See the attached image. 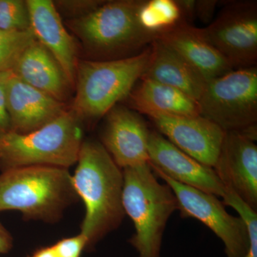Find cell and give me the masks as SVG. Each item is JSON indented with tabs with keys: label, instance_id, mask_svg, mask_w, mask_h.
Segmentation results:
<instances>
[{
	"label": "cell",
	"instance_id": "6da1fadb",
	"mask_svg": "<svg viewBox=\"0 0 257 257\" xmlns=\"http://www.w3.org/2000/svg\"><path fill=\"white\" fill-rule=\"evenodd\" d=\"M77 168L72 175L74 188L85 206L81 234L87 241L86 249L96 243L122 223L124 175L100 142L83 141Z\"/></svg>",
	"mask_w": 257,
	"mask_h": 257
},
{
	"label": "cell",
	"instance_id": "7a4b0ae2",
	"mask_svg": "<svg viewBox=\"0 0 257 257\" xmlns=\"http://www.w3.org/2000/svg\"><path fill=\"white\" fill-rule=\"evenodd\" d=\"M78 199L68 169L27 166L0 174V212L18 211L26 220L54 223Z\"/></svg>",
	"mask_w": 257,
	"mask_h": 257
},
{
	"label": "cell",
	"instance_id": "3957f363",
	"mask_svg": "<svg viewBox=\"0 0 257 257\" xmlns=\"http://www.w3.org/2000/svg\"><path fill=\"white\" fill-rule=\"evenodd\" d=\"M151 47L124 58L79 61L70 109L82 121H94L126 99L146 71Z\"/></svg>",
	"mask_w": 257,
	"mask_h": 257
},
{
	"label": "cell",
	"instance_id": "277c9868",
	"mask_svg": "<svg viewBox=\"0 0 257 257\" xmlns=\"http://www.w3.org/2000/svg\"><path fill=\"white\" fill-rule=\"evenodd\" d=\"M122 203L135 226L128 243L138 257H160L167 222L178 204L173 191L157 180L150 165L123 170Z\"/></svg>",
	"mask_w": 257,
	"mask_h": 257
},
{
	"label": "cell",
	"instance_id": "5b68a950",
	"mask_svg": "<svg viewBox=\"0 0 257 257\" xmlns=\"http://www.w3.org/2000/svg\"><path fill=\"white\" fill-rule=\"evenodd\" d=\"M82 123L69 108L35 131L10 132L0 140V171L35 165L69 169L77 163L84 141Z\"/></svg>",
	"mask_w": 257,
	"mask_h": 257
},
{
	"label": "cell",
	"instance_id": "8992f818",
	"mask_svg": "<svg viewBox=\"0 0 257 257\" xmlns=\"http://www.w3.org/2000/svg\"><path fill=\"white\" fill-rule=\"evenodd\" d=\"M142 1H105L92 13L67 23L89 50L103 60L138 55L157 39L138 23L137 14Z\"/></svg>",
	"mask_w": 257,
	"mask_h": 257
},
{
	"label": "cell",
	"instance_id": "52a82bcc",
	"mask_svg": "<svg viewBox=\"0 0 257 257\" xmlns=\"http://www.w3.org/2000/svg\"><path fill=\"white\" fill-rule=\"evenodd\" d=\"M199 114L225 133L257 140V67L236 69L207 82Z\"/></svg>",
	"mask_w": 257,
	"mask_h": 257
},
{
	"label": "cell",
	"instance_id": "ba28073f",
	"mask_svg": "<svg viewBox=\"0 0 257 257\" xmlns=\"http://www.w3.org/2000/svg\"><path fill=\"white\" fill-rule=\"evenodd\" d=\"M152 171L173 191L181 217L197 219L209 228L222 241L226 257L244 256L249 247V237L246 225L239 216L228 213L216 196L178 183L156 170Z\"/></svg>",
	"mask_w": 257,
	"mask_h": 257
},
{
	"label": "cell",
	"instance_id": "9c48e42d",
	"mask_svg": "<svg viewBox=\"0 0 257 257\" xmlns=\"http://www.w3.org/2000/svg\"><path fill=\"white\" fill-rule=\"evenodd\" d=\"M202 31L233 70L256 67V1L226 3Z\"/></svg>",
	"mask_w": 257,
	"mask_h": 257
},
{
	"label": "cell",
	"instance_id": "30bf717a",
	"mask_svg": "<svg viewBox=\"0 0 257 257\" xmlns=\"http://www.w3.org/2000/svg\"><path fill=\"white\" fill-rule=\"evenodd\" d=\"M104 116L100 143L116 165L123 170L148 164L150 130L140 114L116 104Z\"/></svg>",
	"mask_w": 257,
	"mask_h": 257
},
{
	"label": "cell",
	"instance_id": "8fae6325",
	"mask_svg": "<svg viewBox=\"0 0 257 257\" xmlns=\"http://www.w3.org/2000/svg\"><path fill=\"white\" fill-rule=\"evenodd\" d=\"M149 118L172 145L202 165L214 168L226 135L218 125L200 115Z\"/></svg>",
	"mask_w": 257,
	"mask_h": 257
},
{
	"label": "cell",
	"instance_id": "7c38bea8",
	"mask_svg": "<svg viewBox=\"0 0 257 257\" xmlns=\"http://www.w3.org/2000/svg\"><path fill=\"white\" fill-rule=\"evenodd\" d=\"M149 165L167 177L216 197H224L225 189L214 169L184 153L159 132L150 130Z\"/></svg>",
	"mask_w": 257,
	"mask_h": 257
},
{
	"label": "cell",
	"instance_id": "4fadbf2b",
	"mask_svg": "<svg viewBox=\"0 0 257 257\" xmlns=\"http://www.w3.org/2000/svg\"><path fill=\"white\" fill-rule=\"evenodd\" d=\"M239 133H226L214 172L225 188L231 189L257 211V146Z\"/></svg>",
	"mask_w": 257,
	"mask_h": 257
},
{
	"label": "cell",
	"instance_id": "5bb4252c",
	"mask_svg": "<svg viewBox=\"0 0 257 257\" xmlns=\"http://www.w3.org/2000/svg\"><path fill=\"white\" fill-rule=\"evenodd\" d=\"M11 132L28 134L53 121L67 110L66 104L23 82L10 72L5 87Z\"/></svg>",
	"mask_w": 257,
	"mask_h": 257
},
{
	"label": "cell",
	"instance_id": "9a60e30c",
	"mask_svg": "<svg viewBox=\"0 0 257 257\" xmlns=\"http://www.w3.org/2000/svg\"><path fill=\"white\" fill-rule=\"evenodd\" d=\"M30 28L37 41L55 57L72 87L78 64L77 47L73 37L64 28L53 1L27 0Z\"/></svg>",
	"mask_w": 257,
	"mask_h": 257
},
{
	"label": "cell",
	"instance_id": "2e32d148",
	"mask_svg": "<svg viewBox=\"0 0 257 257\" xmlns=\"http://www.w3.org/2000/svg\"><path fill=\"white\" fill-rule=\"evenodd\" d=\"M156 40L175 51L207 82L233 70L207 40L202 28L183 22L162 34Z\"/></svg>",
	"mask_w": 257,
	"mask_h": 257
},
{
	"label": "cell",
	"instance_id": "e0dca14e",
	"mask_svg": "<svg viewBox=\"0 0 257 257\" xmlns=\"http://www.w3.org/2000/svg\"><path fill=\"white\" fill-rule=\"evenodd\" d=\"M12 72L29 85L62 102L67 100L73 88L55 57L37 40L22 54Z\"/></svg>",
	"mask_w": 257,
	"mask_h": 257
},
{
	"label": "cell",
	"instance_id": "ac0fdd59",
	"mask_svg": "<svg viewBox=\"0 0 257 257\" xmlns=\"http://www.w3.org/2000/svg\"><path fill=\"white\" fill-rule=\"evenodd\" d=\"M151 55L142 78L166 84L199 100L207 82L175 51L158 40L151 45Z\"/></svg>",
	"mask_w": 257,
	"mask_h": 257
},
{
	"label": "cell",
	"instance_id": "d6986e66",
	"mask_svg": "<svg viewBox=\"0 0 257 257\" xmlns=\"http://www.w3.org/2000/svg\"><path fill=\"white\" fill-rule=\"evenodd\" d=\"M139 82L126 98L131 109L139 114L148 117L200 115L197 101L185 93L150 79L141 78Z\"/></svg>",
	"mask_w": 257,
	"mask_h": 257
},
{
	"label": "cell",
	"instance_id": "ffe728a7",
	"mask_svg": "<svg viewBox=\"0 0 257 257\" xmlns=\"http://www.w3.org/2000/svg\"><path fill=\"white\" fill-rule=\"evenodd\" d=\"M137 17L140 27L157 38L184 22L176 0H143Z\"/></svg>",
	"mask_w": 257,
	"mask_h": 257
},
{
	"label": "cell",
	"instance_id": "44dd1931",
	"mask_svg": "<svg viewBox=\"0 0 257 257\" xmlns=\"http://www.w3.org/2000/svg\"><path fill=\"white\" fill-rule=\"evenodd\" d=\"M36 40L31 28L23 31L0 30V72L13 70L22 54Z\"/></svg>",
	"mask_w": 257,
	"mask_h": 257
},
{
	"label": "cell",
	"instance_id": "7402d4cb",
	"mask_svg": "<svg viewBox=\"0 0 257 257\" xmlns=\"http://www.w3.org/2000/svg\"><path fill=\"white\" fill-rule=\"evenodd\" d=\"M30 29L26 1L0 0V30L23 31Z\"/></svg>",
	"mask_w": 257,
	"mask_h": 257
},
{
	"label": "cell",
	"instance_id": "603a6c76",
	"mask_svg": "<svg viewBox=\"0 0 257 257\" xmlns=\"http://www.w3.org/2000/svg\"><path fill=\"white\" fill-rule=\"evenodd\" d=\"M223 203L232 207L244 221L249 237V247L242 257H257V211L248 207L231 189L225 188Z\"/></svg>",
	"mask_w": 257,
	"mask_h": 257
},
{
	"label": "cell",
	"instance_id": "cb8c5ba5",
	"mask_svg": "<svg viewBox=\"0 0 257 257\" xmlns=\"http://www.w3.org/2000/svg\"><path fill=\"white\" fill-rule=\"evenodd\" d=\"M105 1L100 0H60L54 2L59 13L70 20L83 18L92 13Z\"/></svg>",
	"mask_w": 257,
	"mask_h": 257
},
{
	"label": "cell",
	"instance_id": "d4e9b609",
	"mask_svg": "<svg viewBox=\"0 0 257 257\" xmlns=\"http://www.w3.org/2000/svg\"><path fill=\"white\" fill-rule=\"evenodd\" d=\"M57 257H80L87 248V241L82 234L64 238L52 245Z\"/></svg>",
	"mask_w": 257,
	"mask_h": 257
},
{
	"label": "cell",
	"instance_id": "484cf974",
	"mask_svg": "<svg viewBox=\"0 0 257 257\" xmlns=\"http://www.w3.org/2000/svg\"><path fill=\"white\" fill-rule=\"evenodd\" d=\"M10 72L11 71L0 72V140L11 132V124L5 96V83Z\"/></svg>",
	"mask_w": 257,
	"mask_h": 257
},
{
	"label": "cell",
	"instance_id": "4316f807",
	"mask_svg": "<svg viewBox=\"0 0 257 257\" xmlns=\"http://www.w3.org/2000/svg\"><path fill=\"white\" fill-rule=\"evenodd\" d=\"M214 0H198L195 4V18L204 23H211L214 11L218 4Z\"/></svg>",
	"mask_w": 257,
	"mask_h": 257
},
{
	"label": "cell",
	"instance_id": "83f0119b",
	"mask_svg": "<svg viewBox=\"0 0 257 257\" xmlns=\"http://www.w3.org/2000/svg\"><path fill=\"white\" fill-rule=\"evenodd\" d=\"M13 246V237L8 229L0 222V253L9 252Z\"/></svg>",
	"mask_w": 257,
	"mask_h": 257
},
{
	"label": "cell",
	"instance_id": "f1b7e54d",
	"mask_svg": "<svg viewBox=\"0 0 257 257\" xmlns=\"http://www.w3.org/2000/svg\"><path fill=\"white\" fill-rule=\"evenodd\" d=\"M28 257H57L53 246H45L36 250Z\"/></svg>",
	"mask_w": 257,
	"mask_h": 257
}]
</instances>
